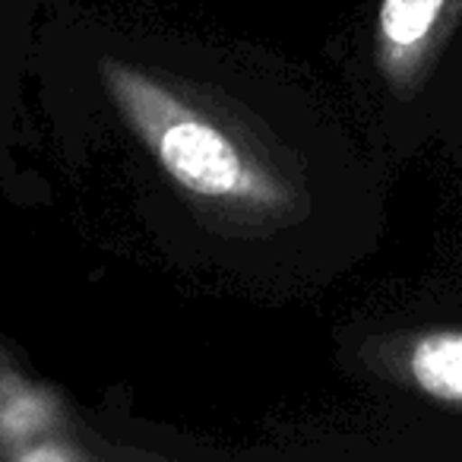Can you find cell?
<instances>
[{"mask_svg":"<svg viewBox=\"0 0 462 462\" xmlns=\"http://www.w3.org/2000/svg\"><path fill=\"white\" fill-rule=\"evenodd\" d=\"M102 77L127 127L190 199L241 218H279L291 209L289 180L199 92L115 58L102 60Z\"/></svg>","mask_w":462,"mask_h":462,"instance_id":"cell-1","label":"cell"},{"mask_svg":"<svg viewBox=\"0 0 462 462\" xmlns=\"http://www.w3.org/2000/svg\"><path fill=\"white\" fill-rule=\"evenodd\" d=\"M462 20V0H380L377 67L396 92L409 96Z\"/></svg>","mask_w":462,"mask_h":462,"instance_id":"cell-2","label":"cell"},{"mask_svg":"<svg viewBox=\"0 0 462 462\" xmlns=\"http://www.w3.org/2000/svg\"><path fill=\"white\" fill-rule=\"evenodd\" d=\"M409 377L428 396L462 409V333H428L409 352Z\"/></svg>","mask_w":462,"mask_h":462,"instance_id":"cell-3","label":"cell"},{"mask_svg":"<svg viewBox=\"0 0 462 462\" xmlns=\"http://www.w3.org/2000/svg\"><path fill=\"white\" fill-rule=\"evenodd\" d=\"M51 421V405L32 390H16L0 402V440H39V430Z\"/></svg>","mask_w":462,"mask_h":462,"instance_id":"cell-4","label":"cell"}]
</instances>
